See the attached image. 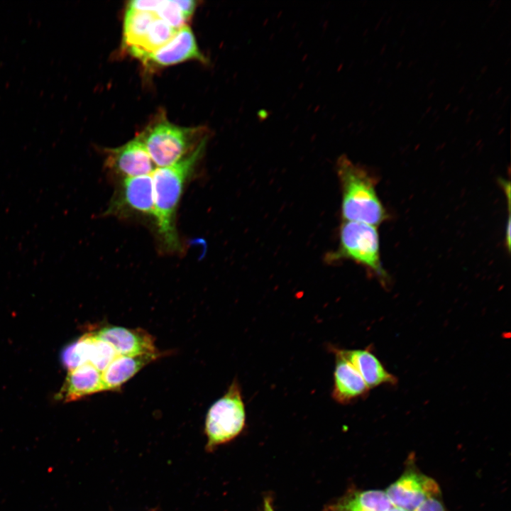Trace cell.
Segmentation results:
<instances>
[{"label":"cell","mask_w":511,"mask_h":511,"mask_svg":"<svg viewBox=\"0 0 511 511\" xmlns=\"http://www.w3.org/2000/svg\"><path fill=\"white\" fill-rule=\"evenodd\" d=\"M259 113H261V114H258V115L259 116L260 119H265V118L268 116H267V111H265L261 110Z\"/></svg>","instance_id":"obj_24"},{"label":"cell","mask_w":511,"mask_h":511,"mask_svg":"<svg viewBox=\"0 0 511 511\" xmlns=\"http://www.w3.org/2000/svg\"><path fill=\"white\" fill-rule=\"evenodd\" d=\"M336 364L334 373L333 398L339 403H348L363 396L369 390L362 377L352 364L334 349Z\"/></svg>","instance_id":"obj_13"},{"label":"cell","mask_w":511,"mask_h":511,"mask_svg":"<svg viewBox=\"0 0 511 511\" xmlns=\"http://www.w3.org/2000/svg\"><path fill=\"white\" fill-rule=\"evenodd\" d=\"M106 164L125 178L151 175L155 169L139 136L119 148L109 150Z\"/></svg>","instance_id":"obj_8"},{"label":"cell","mask_w":511,"mask_h":511,"mask_svg":"<svg viewBox=\"0 0 511 511\" xmlns=\"http://www.w3.org/2000/svg\"><path fill=\"white\" fill-rule=\"evenodd\" d=\"M207 137L204 136L187 155L176 163L157 167L152 172L154 218L165 246L170 250L180 247L175 228L176 210L185 184L202 155Z\"/></svg>","instance_id":"obj_1"},{"label":"cell","mask_w":511,"mask_h":511,"mask_svg":"<svg viewBox=\"0 0 511 511\" xmlns=\"http://www.w3.org/2000/svg\"><path fill=\"white\" fill-rule=\"evenodd\" d=\"M193 59L205 62L191 28L185 24L177 30L168 43L150 54L144 63L167 66Z\"/></svg>","instance_id":"obj_10"},{"label":"cell","mask_w":511,"mask_h":511,"mask_svg":"<svg viewBox=\"0 0 511 511\" xmlns=\"http://www.w3.org/2000/svg\"><path fill=\"white\" fill-rule=\"evenodd\" d=\"M385 492L392 506L405 511H414L425 500L441 495L436 481L410 463Z\"/></svg>","instance_id":"obj_6"},{"label":"cell","mask_w":511,"mask_h":511,"mask_svg":"<svg viewBox=\"0 0 511 511\" xmlns=\"http://www.w3.org/2000/svg\"><path fill=\"white\" fill-rule=\"evenodd\" d=\"M116 356L109 344L96 337L91 331L65 347L61 358L69 370L89 363L102 372Z\"/></svg>","instance_id":"obj_7"},{"label":"cell","mask_w":511,"mask_h":511,"mask_svg":"<svg viewBox=\"0 0 511 511\" xmlns=\"http://www.w3.org/2000/svg\"><path fill=\"white\" fill-rule=\"evenodd\" d=\"M164 354L157 351L133 356L117 355L101 372L104 391L119 390L143 367Z\"/></svg>","instance_id":"obj_12"},{"label":"cell","mask_w":511,"mask_h":511,"mask_svg":"<svg viewBox=\"0 0 511 511\" xmlns=\"http://www.w3.org/2000/svg\"><path fill=\"white\" fill-rule=\"evenodd\" d=\"M185 18L187 20L192 15L196 6L195 1L192 0H175Z\"/></svg>","instance_id":"obj_22"},{"label":"cell","mask_w":511,"mask_h":511,"mask_svg":"<svg viewBox=\"0 0 511 511\" xmlns=\"http://www.w3.org/2000/svg\"><path fill=\"white\" fill-rule=\"evenodd\" d=\"M176 31L177 30L156 16L142 43L128 52L132 56L145 62L150 54L168 43Z\"/></svg>","instance_id":"obj_17"},{"label":"cell","mask_w":511,"mask_h":511,"mask_svg":"<svg viewBox=\"0 0 511 511\" xmlns=\"http://www.w3.org/2000/svg\"><path fill=\"white\" fill-rule=\"evenodd\" d=\"M114 206L154 216L151 175L124 178Z\"/></svg>","instance_id":"obj_11"},{"label":"cell","mask_w":511,"mask_h":511,"mask_svg":"<svg viewBox=\"0 0 511 511\" xmlns=\"http://www.w3.org/2000/svg\"><path fill=\"white\" fill-rule=\"evenodd\" d=\"M155 14L175 30L185 25L186 19L176 1H161Z\"/></svg>","instance_id":"obj_19"},{"label":"cell","mask_w":511,"mask_h":511,"mask_svg":"<svg viewBox=\"0 0 511 511\" xmlns=\"http://www.w3.org/2000/svg\"><path fill=\"white\" fill-rule=\"evenodd\" d=\"M329 262L349 259L373 272L380 280L387 279L380 261V241L376 226L344 221L340 226L339 246L326 256Z\"/></svg>","instance_id":"obj_3"},{"label":"cell","mask_w":511,"mask_h":511,"mask_svg":"<svg viewBox=\"0 0 511 511\" xmlns=\"http://www.w3.org/2000/svg\"><path fill=\"white\" fill-rule=\"evenodd\" d=\"M264 511H274L271 500L268 498H265L264 500Z\"/></svg>","instance_id":"obj_23"},{"label":"cell","mask_w":511,"mask_h":511,"mask_svg":"<svg viewBox=\"0 0 511 511\" xmlns=\"http://www.w3.org/2000/svg\"><path fill=\"white\" fill-rule=\"evenodd\" d=\"M336 170L341 184L344 221L374 226L383 222L388 215L375 190V182L368 172L346 155L337 159Z\"/></svg>","instance_id":"obj_2"},{"label":"cell","mask_w":511,"mask_h":511,"mask_svg":"<svg viewBox=\"0 0 511 511\" xmlns=\"http://www.w3.org/2000/svg\"><path fill=\"white\" fill-rule=\"evenodd\" d=\"M386 511H405V510H402V509H400V508H398V507H395V506H392L390 509H388V510H386Z\"/></svg>","instance_id":"obj_25"},{"label":"cell","mask_w":511,"mask_h":511,"mask_svg":"<svg viewBox=\"0 0 511 511\" xmlns=\"http://www.w3.org/2000/svg\"><path fill=\"white\" fill-rule=\"evenodd\" d=\"M246 422V410L240 386L236 380L226 392L209 409L205 421L207 447L228 442L237 436Z\"/></svg>","instance_id":"obj_5"},{"label":"cell","mask_w":511,"mask_h":511,"mask_svg":"<svg viewBox=\"0 0 511 511\" xmlns=\"http://www.w3.org/2000/svg\"><path fill=\"white\" fill-rule=\"evenodd\" d=\"M92 332L96 337L109 344L117 355L133 356L158 351L153 336L142 329L105 325Z\"/></svg>","instance_id":"obj_9"},{"label":"cell","mask_w":511,"mask_h":511,"mask_svg":"<svg viewBox=\"0 0 511 511\" xmlns=\"http://www.w3.org/2000/svg\"><path fill=\"white\" fill-rule=\"evenodd\" d=\"M392 506L385 490H353L331 504L326 511H386Z\"/></svg>","instance_id":"obj_16"},{"label":"cell","mask_w":511,"mask_h":511,"mask_svg":"<svg viewBox=\"0 0 511 511\" xmlns=\"http://www.w3.org/2000/svg\"><path fill=\"white\" fill-rule=\"evenodd\" d=\"M104 392L101 372L87 363L69 370L59 397L65 402Z\"/></svg>","instance_id":"obj_14"},{"label":"cell","mask_w":511,"mask_h":511,"mask_svg":"<svg viewBox=\"0 0 511 511\" xmlns=\"http://www.w3.org/2000/svg\"><path fill=\"white\" fill-rule=\"evenodd\" d=\"M339 351L356 368L369 389L396 383L395 377L387 371L368 348Z\"/></svg>","instance_id":"obj_15"},{"label":"cell","mask_w":511,"mask_h":511,"mask_svg":"<svg viewBox=\"0 0 511 511\" xmlns=\"http://www.w3.org/2000/svg\"><path fill=\"white\" fill-rule=\"evenodd\" d=\"M414 511H449L441 499V495L431 498L422 502Z\"/></svg>","instance_id":"obj_21"},{"label":"cell","mask_w":511,"mask_h":511,"mask_svg":"<svg viewBox=\"0 0 511 511\" xmlns=\"http://www.w3.org/2000/svg\"><path fill=\"white\" fill-rule=\"evenodd\" d=\"M160 4L161 1L158 0H134L129 2L127 8L155 13Z\"/></svg>","instance_id":"obj_20"},{"label":"cell","mask_w":511,"mask_h":511,"mask_svg":"<svg viewBox=\"0 0 511 511\" xmlns=\"http://www.w3.org/2000/svg\"><path fill=\"white\" fill-rule=\"evenodd\" d=\"M155 17L153 13L127 8L123 21V45L128 51L142 43Z\"/></svg>","instance_id":"obj_18"},{"label":"cell","mask_w":511,"mask_h":511,"mask_svg":"<svg viewBox=\"0 0 511 511\" xmlns=\"http://www.w3.org/2000/svg\"><path fill=\"white\" fill-rule=\"evenodd\" d=\"M204 131L179 126L163 119L150 125L139 136L155 165L164 167L187 155L195 136Z\"/></svg>","instance_id":"obj_4"}]
</instances>
